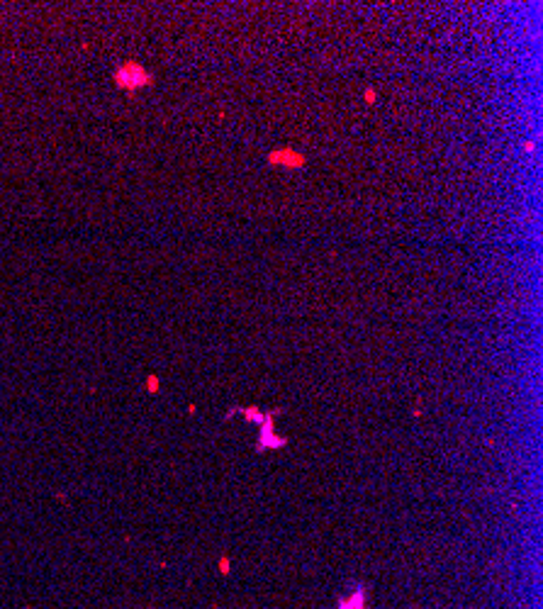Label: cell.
Here are the masks:
<instances>
[{"instance_id":"obj_1","label":"cell","mask_w":543,"mask_h":609,"mask_svg":"<svg viewBox=\"0 0 543 609\" xmlns=\"http://www.w3.org/2000/svg\"><path fill=\"white\" fill-rule=\"evenodd\" d=\"M117 83L122 88H139V86L149 83V76H146L144 68L137 66V64H127V66L117 71Z\"/></svg>"},{"instance_id":"obj_2","label":"cell","mask_w":543,"mask_h":609,"mask_svg":"<svg viewBox=\"0 0 543 609\" xmlns=\"http://www.w3.org/2000/svg\"><path fill=\"white\" fill-rule=\"evenodd\" d=\"M268 159H270V164H273V166H283V168H302V166L307 164L305 156H302L300 151L290 149V146H283V149L270 151Z\"/></svg>"},{"instance_id":"obj_3","label":"cell","mask_w":543,"mask_h":609,"mask_svg":"<svg viewBox=\"0 0 543 609\" xmlns=\"http://www.w3.org/2000/svg\"><path fill=\"white\" fill-rule=\"evenodd\" d=\"M375 98H378V95H375V90H366V100H368V103H373Z\"/></svg>"}]
</instances>
